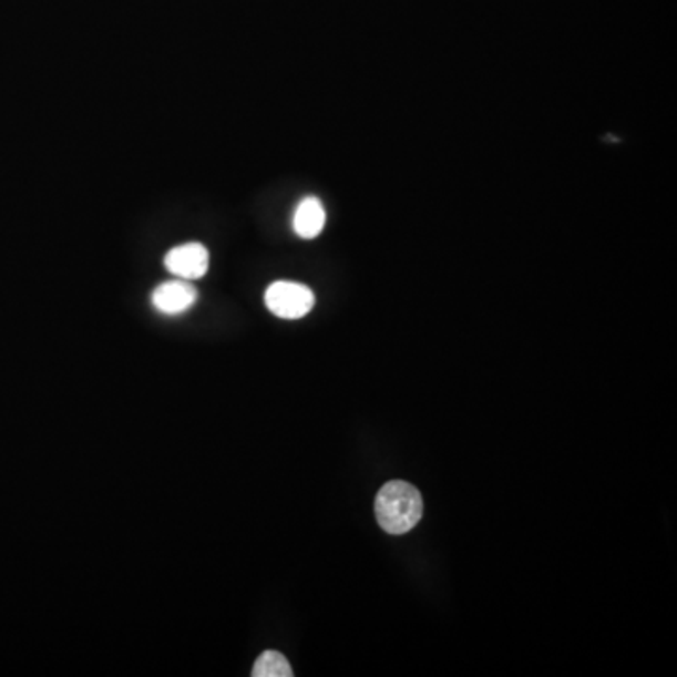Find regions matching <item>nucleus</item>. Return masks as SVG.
I'll return each instance as SVG.
<instances>
[{"label": "nucleus", "instance_id": "nucleus-1", "mask_svg": "<svg viewBox=\"0 0 677 677\" xmlns=\"http://www.w3.org/2000/svg\"><path fill=\"white\" fill-rule=\"evenodd\" d=\"M375 514L386 533L404 535L422 520V495L414 485L393 480L380 488L375 501Z\"/></svg>", "mask_w": 677, "mask_h": 677}, {"label": "nucleus", "instance_id": "nucleus-5", "mask_svg": "<svg viewBox=\"0 0 677 677\" xmlns=\"http://www.w3.org/2000/svg\"><path fill=\"white\" fill-rule=\"evenodd\" d=\"M326 226V209L318 198H304L294 212L293 228L301 239H315Z\"/></svg>", "mask_w": 677, "mask_h": 677}, {"label": "nucleus", "instance_id": "nucleus-6", "mask_svg": "<svg viewBox=\"0 0 677 677\" xmlns=\"http://www.w3.org/2000/svg\"><path fill=\"white\" fill-rule=\"evenodd\" d=\"M253 677H293L294 670L290 663L286 660L285 655L279 652H264L256 659L253 671Z\"/></svg>", "mask_w": 677, "mask_h": 677}, {"label": "nucleus", "instance_id": "nucleus-4", "mask_svg": "<svg viewBox=\"0 0 677 677\" xmlns=\"http://www.w3.org/2000/svg\"><path fill=\"white\" fill-rule=\"evenodd\" d=\"M198 301V290L191 285V280H166L156 286L151 294V304L156 311L166 317H179L191 311Z\"/></svg>", "mask_w": 677, "mask_h": 677}, {"label": "nucleus", "instance_id": "nucleus-2", "mask_svg": "<svg viewBox=\"0 0 677 677\" xmlns=\"http://www.w3.org/2000/svg\"><path fill=\"white\" fill-rule=\"evenodd\" d=\"M264 299L269 311L285 320L304 318L315 307V294L311 288L293 280H277L274 285H269Z\"/></svg>", "mask_w": 677, "mask_h": 677}, {"label": "nucleus", "instance_id": "nucleus-3", "mask_svg": "<svg viewBox=\"0 0 677 677\" xmlns=\"http://www.w3.org/2000/svg\"><path fill=\"white\" fill-rule=\"evenodd\" d=\"M164 266L175 279H202L209 269V250L202 243H185L168 250Z\"/></svg>", "mask_w": 677, "mask_h": 677}]
</instances>
